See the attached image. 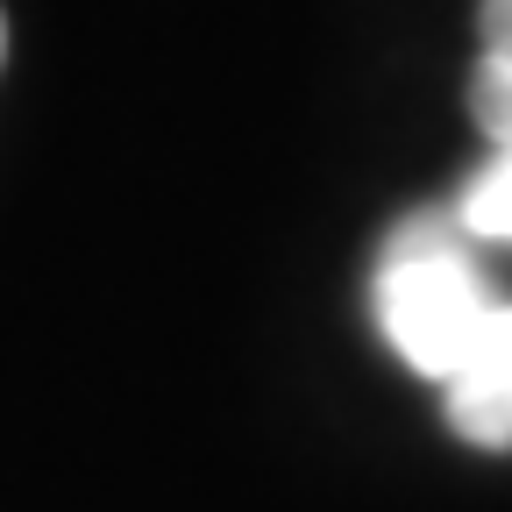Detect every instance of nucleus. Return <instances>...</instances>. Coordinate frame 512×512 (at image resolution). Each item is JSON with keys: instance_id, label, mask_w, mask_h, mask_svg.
Segmentation results:
<instances>
[{"instance_id": "nucleus-5", "label": "nucleus", "mask_w": 512, "mask_h": 512, "mask_svg": "<svg viewBox=\"0 0 512 512\" xmlns=\"http://www.w3.org/2000/svg\"><path fill=\"white\" fill-rule=\"evenodd\" d=\"M0 57H8V15H0Z\"/></svg>"}, {"instance_id": "nucleus-1", "label": "nucleus", "mask_w": 512, "mask_h": 512, "mask_svg": "<svg viewBox=\"0 0 512 512\" xmlns=\"http://www.w3.org/2000/svg\"><path fill=\"white\" fill-rule=\"evenodd\" d=\"M491 292L470 264L463 249V228L456 214H420L406 221L392 242H384V264H377V328L384 342L399 349L406 370L448 384V370H456L477 342V328L491 320Z\"/></svg>"}, {"instance_id": "nucleus-2", "label": "nucleus", "mask_w": 512, "mask_h": 512, "mask_svg": "<svg viewBox=\"0 0 512 512\" xmlns=\"http://www.w3.org/2000/svg\"><path fill=\"white\" fill-rule=\"evenodd\" d=\"M441 413L463 441L477 448H512V306H491V320L477 328L470 356L448 370L441 384Z\"/></svg>"}, {"instance_id": "nucleus-3", "label": "nucleus", "mask_w": 512, "mask_h": 512, "mask_svg": "<svg viewBox=\"0 0 512 512\" xmlns=\"http://www.w3.org/2000/svg\"><path fill=\"white\" fill-rule=\"evenodd\" d=\"M477 36H484V57L470 79V114L491 150H512V0H484Z\"/></svg>"}, {"instance_id": "nucleus-4", "label": "nucleus", "mask_w": 512, "mask_h": 512, "mask_svg": "<svg viewBox=\"0 0 512 512\" xmlns=\"http://www.w3.org/2000/svg\"><path fill=\"white\" fill-rule=\"evenodd\" d=\"M456 228L484 242H512V150H491V164L470 178V192L456 200Z\"/></svg>"}]
</instances>
